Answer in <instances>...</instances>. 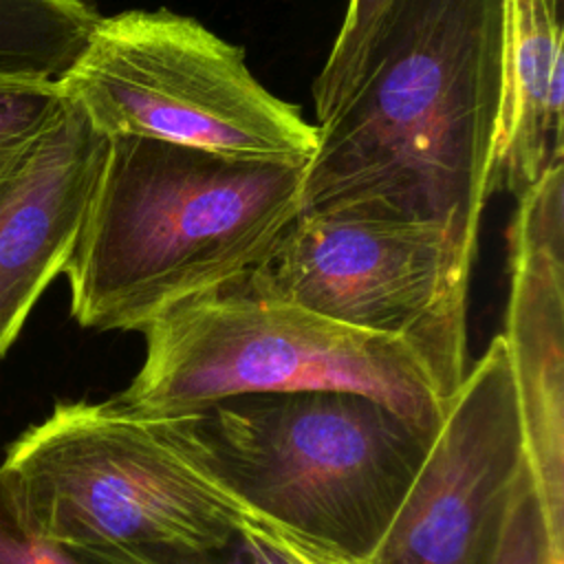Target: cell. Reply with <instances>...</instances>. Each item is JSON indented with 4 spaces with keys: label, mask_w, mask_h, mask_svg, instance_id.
I'll return each instance as SVG.
<instances>
[{
    "label": "cell",
    "mask_w": 564,
    "mask_h": 564,
    "mask_svg": "<svg viewBox=\"0 0 564 564\" xmlns=\"http://www.w3.org/2000/svg\"><path fill=\"white\" fill-rule=\"evenodd\" d=\"M509 0H392L304 170L302 209L443 227L471 256L500 185Z\"/></svg>",
    "instance_id": "1"
},
{
    "label": "cell",
    "mask_w": 564,
    "mask_h": 564,
    "mask_svg": "<svg viewBox=\"0 0 564 564\" xmlns=\"http://www.w3.org/2000/svg\"><path fill=\"white\" fill-rule=\"evenodd\" d=\"M306 165L108 137L62 271L73 319L141 333L174 304L245 275L300 214Z\"/></svg>",
    "instance_id": "2"
},
{
    "label": "cell",
    "mask_w": 564,
    "mask_h": 564,
    "mask_svg": "<svg viewBox=\"0 0 564 564\" xmlns=\"http://www.w3.org/2000/svg\"><path fill=\"white\" fill-rule=\"evenodd\" d=\"M0 467L31 527L75 560L225 549L249 513L212 467L192 414H141L115 397L57 401Z\"/></svg>",
    "instance_id": "3"
},
{
    "label": "cell",
    "mask_w": 564,
    "mask_h": 564,
    "mask_svg": "<svg viewBox=\"0 0 564 564\" xmlns=\"http://www.w3.org/2000/svg\"><path fill=\"white\" fill-rule=\"evenodd\" d=\"M192 427L251 513L355 557L377 551L438 432L341 390L236 397Z\"/></svg>",
    "instance_id": "4"
},
{
    "label": "cell",
    "mask_w": 564,
    "mask_h": 564,
    "mask_svg": "<svg viewBox=\"0 0 564 564\" xmlns=\"http://www.w3.org/2000/svg\"><path fill=\"white\" fill-rule=\"evenodd\" d=\"M141 333L143 364L115 394L141 414L178 416L236 397L341 390L438 430L449 408L405 341L264 297L242 275L174 304Z\"/></svg>",
    "instance_id": "5"
},
{
    "label": "cell",
    "mask_w": 564,
    "mask_h": 564,
    "mask_svg": "<svg viewBox=\"0 0 564 564\" xmlns=\"http://www.w3.org/2000/svg\"><path fill=\"white\" fill-rule=\"evenodd\" d=\"M57 84L106 137L300 161L319 143V128L256 79L242 46L170 9L99 18Z\"/></svg>",
    "instance_id": "6"
},
{
    "label": "cell",
    "mask_w": 564,
    "mask_h": 564,
    "mask_svg": "<svg viewBox=\"0 0 564 564\" xmlns=\"http://www.w3.org/2000/svg\"><path fill=\"white\" fill-rule=\"evenodd\" d=\"M474 260L438 225L300 212L242 280L264 297L405 341L449 405L469 370Z\"/></svg>",
    "instance_id": "7"
},
{
    "label": "cell",
    "mask_w": 564,
    "mask_h": 564,
    "mask_svg": "<svg viewBox=\"0 0 564 564\" xmlns=\"http://www.w3.org/2000/svg\"><path fill=\"white\" fill-rule=\"evenodd\" d=\"M527 471L516 390L496 335L441 421L372 564H496Z\"/></svg>",
    "instance_id": "8"
},
{
    "label": "cell",
    "mask_w": 564,
    "mask_h": 564,
    "mask_svg": "<svg viewBox=\"0 0 564 564\" xmlns=\"http://www.w3.org/2000/svg\"><path fill=\"white\" fill-rule=\"evenodd\" d=\"M549 564H564V161L518 198L500 333Z\"/></svg>",
    "instance_id": "9"
},
{
    "label": "cell",
    "mask_w": 564,
    "mask_h": 564,
    "mask_svg": "<svg viewBox=\"0 0 564 564\" xmlns=\"http://www.w3.org/2000/svg\"><path fill=\"white\" fill-rule=\"evenodd\" d=\"M108 154V137L66 99L0 194V359L64 271Z\"/></svg>",
    "instance_id": "10"
},
{
    "label": "cell",
    "mask_w": 564,
    "mask_h": 564,
    "mask_svg": "<svg viewBox=\"0 0 564 564\" xmlns=\"http://www.w3.org/2000/svg\"><path fill=\"white\" fill-rule=\"evenodd\" d=\"M562 44L560 0H509L498 174L516 200L562 159Z\"/></svg>",
    "instance_id": "11"
},
{
    "label": "cell",
    "mask_w": 564,
    "mask_h": 564,
    "mask_svg": "<svg viewBox=\"0 0 564 564\" xmlns=\"http://www.w3.org/2000/svg\"><path fill=\"white\" fill-rule=\"evenodd\" d=\"M99 18L90 0H0V82L57 84Z\"/></svg>",
    "instance_id": "12"
},
{
    "label": "cell",
    "mask_w": 564,
    "mask_h": 564,
    "mask_svg": "<svg viewBox=\"0 0 564 564\" xmlns=\"http://www.w3.org/2000/svg\"><path fill=\"white\" fill-rule=\"evenodd\" d=\"M64 108L59 84L0 82V194Z\"/></svg>",
    "instance_id": "13"
},
{
    "label": "cell",
    "mask_w": 564,
    "mask_h": 564,
    "mask_svg": "<svg viewBox=\"0 0 564 564\" xmlns=\"http://www.w3.org/2000/svg\"><path fill=\"white\" fill-rule=\"evenodd\" d=\"M392 0H348L339 33L313 82L315 115L322 121L333 117L350 95L370 42Z\"/></svg>",
    "instance_id": "14"
},
{
    "label": "cell",
    "mask_w": 564,
    "mask_h": 564,
    "mask_svg": "<svg viewBox=\"0 0 564 564\" xmlns=\"http://www.w3.org/2000/svg\"><path fill=\"white\" fill-rule=\"evenodd\" d=\"M240 538L262 564H372L251 511L240 522Z\"/></svg>",
    "instance_id": "15"
},
{
    "label": "cell",
    "mask_w": 564,
    "mask_h": 564,
    "mask_svg": "<svg viewBox=\"0 0 564 564\" xmlns=\"http://www.w3.org/2000/svg\"><path fill=\"white\" fill-rule=\"evenodd\" d=\"M0 564H82L44 540L26 520L9 474L0 467Z\"/></svg>",
    "instance_id": "16"
},
{
    "label": "cell",
    "mask_w": 564,
    "mask_h": 564,
    "mask_svg": "<svg viewBox=\"0 0 564 564\" xmlns=\"http://www.w3.org/2000/svg\"><path fill=\"white\" fill-rule=\"evenodd\" d=\"M496 564H549V544L538 498L524 471L511 502Z\"/></svg>",
    "instance_id": "17"
},
{
    "label": "cell",
    "mask_w": 564,
    "mask_h": 564,
    "mask_svg": "<svg viewBox=\"0 0 564 564\" xmlns=\"http://www.w3.org/2000/svg\"><path fill=\"white\" fill-rule=\"evenodd\" d=\"M82 564H262L256 553L238 538L225 549L216 551H163V549H121L99 553L86 560H77Z\"/></svg>",
    "instance_id": "18"
}]
</instances>
